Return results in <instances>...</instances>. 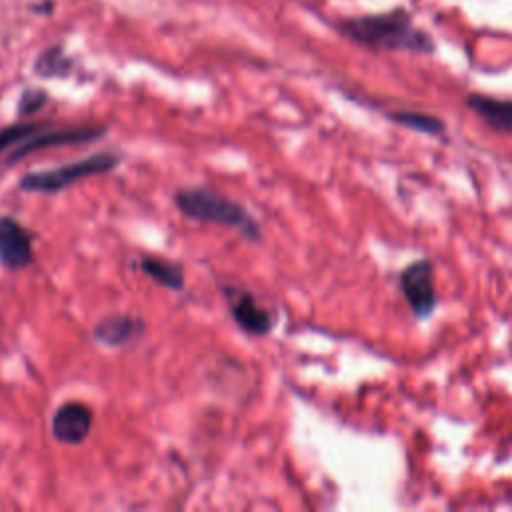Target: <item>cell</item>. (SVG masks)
Instances as JSON below:
<instances>
[{
    "label": "cell",
    "mask_w": 512,
    "mask_h": 512,
    "mask_svg": "<svg viewBox=\"0 0 512 512\" xmlns=\"http://www.w3.org/2000/svg\"><path fill=\"white\" fill-rule=\"evenodd\" d=\"M338 30L352 42L368 48L384 50H412L430 54L434 50L432 38L412 26L410 14L404 8H394L384 14L352 16L338 22Z\"/></svg>",
    "instance_id": "obj_1"
},
{
    "label": "cell",
    "mask_w": 512,
    "mask_h": 512,
    "mask_svg": "<svg viewBox=\"0 0 512 512\" xmlns=\"http://www.w3.org/2000/svg\"><path fill=\"white\" fill-rule=\"evenodd\" d=\"M174 204L178 212L200 224H218L230 230H236L248 242H260L262 230L258 220L236 200L206 188V186H190L180 188L174 194Z\"/></svg>",
    "instance_id": "obj_2"
},
{
    "label": "cell",
    "mask_w": 512,
    "mask_h": 512,
    "mask_svg": "<svg viewBox=\"0 0 512 512\" xmlns=\"http://www.w3.org/2000/svg\"><path fill=\"white\" fill-rule=\"evenodd\" d=\"M120 156L114 152H96L86 158H80L76 162H68L56 168L48 170H36L28 172L18 180V188L22 192H36V194H58L64 188L90 178L108 174L114 168H118Z\"/></svg>",
    "instance_id": "obj_3"
},
{
    "label": "cell",
    "mask_w": 512,
    "mask_h": 512,
    "mask_svg": "<svg viewBox=\"0 0 512 512\" xmlns=\"http://www.w3.org/2000/svg\"><path fill=\"white\" fill-rule=\"evenodd\" d=\"M106 126H78V128H64V130H40L14 146V150L8 156V166H14L20 162L24 156L58 148V146H78V144H88L106 134Z\"/></svg>",
    "instance_id": "obj_4"
},
{
    "label": "cell",
    "mask_w": 512,
    "mask_h": 512,
    "mask_svg": "<svg viewBox=\"0 0 512 512\" xmlns=\"http://www.w3.org/2000/svg\"><path fill=\"white\" fill-rule=\"evenodd\" d=\"M224 296L228 300L232 320L244 334L266 336L274 328V314L268 308H262L250 290L226 286Z\"/></svg>",
    "instance_id": "obj_5"
},
{
    "label": "cell",
    "mask_w": 512,
    "mask_h": 512,
    "mask_svg": "<svg viewBox=\"0 0 512 512\" xmlns=\"http://www.w3.org/2000/svg\"><path fill=\"white\" fill-rule=\"evenodd\" d=\"M34 236L14 216H0V264L10 270H24L34 262Z\"/></svg>",
    "instance_id": "obj_6"
},
{
    "label": "cell",
    "mask_w": 512,
    "mask_h": 512,
    "mask_svg": "<svg viewBox=\"0 0 512 512\" xmlns=\"http://www.w3.org/2000/svg\"><path fill=\"white\" fill-rule=\"evenodd\" d=\"M400 288L412 312L418 318H426L432 314L436 306V292H434V272L428 260H418L406 266L400 274Z\"/></svg>",
    "instance_id": "obj_7"
},
{
    "label": "cell",
    "mask_w": 512,
    "mask_h": 512,
    "mask_svg": "<svg viewBox=\"0 0 512 512\" xmlns=\"http://www.w3.org/2000/svg\"><path fill=\"white\" fill-rule=\"evenodd\" d=\"M92 424H94L92 408L82 402L70 400L56 408L50 428H52V436L60 444L78 446L90 436Z\"/></svg>",
    "instance_id": "obj_8"
},
{
    "label": "cell",
    "mask_w": 512,
    "mask_h": 512,
    "mask_svg": "<svg viewBox=\"0 0 512 512\" xmlns=\"http://www.w3.org/2000/svg\"><path fill=\"white\" fill-rule=\"evenodd\" d=\"M146 330L142 318L130 314H112L104 316L92 328V338L106 348H120L138 340Z\"/></svg>",
    "instance_id": "obj_9"
},
{
    "label": "cell",
    "mask_w": 512,
    "mask_h": 512,
    "mask_svg": "<svg viewBox=\"0 0 512 512\" xmlns=\"http://www.w3.org/2000/svg\"><path fill=\"white\" fill-rule=\"evenodd\" d=\"M466 104L494 130L512 134V100H498L482 94H470Z\"/></svg>",
    "instance_id": "obj_10"
},
{
    "label": "cell",
    "mask_w": 512,
    "mask_h": 512,
    "mask_svg": "<svg viewBox=\"0 0 512 512\" xmlns=\"http://www.w3.org/2000/svg\"><path fill=\"white\" fill-rule=\"evenodd\" d=\"M138 270L152 278L158 286L162 288H168L172 292H180L184 288V270L180 264L172 262V260H166V258H160V256H142L138 260Z\"/></svg>",
    "instance_id": "obj_11"
},
{
    "label": "cell",
    "mask_w": 512,
    "mask_h": 512,
    "mask_svg": "<svg viewBox=\"0 0 512 512\" xmlns=\"http://www.w3.org/2000/svg\"><path fill=\"white\" fill-rule=\"evenodd\" d=\"M72 66H74V62L64 52V46L52 44L36 56V60L32 64V72L40 78H64L70 74Z\"/></svg>",
    "instance_id": "obj_12"
},
{
    "label": "cell",
    "mask_w": 512,
    "mask_h": 512,
    "mask_svg": "<svg viewBox=\"0 0 512 512\" xmlns=\"http://www.w3.org/2000/svg\"><path fill=\"white\" fill-rule=\"evenodd\" d=\"M48 124L50 122H28V120H22V122H16V124L2 126L0 128V152L18 146L20 142L30 138L32 134L44 130Z\"/></svg>",
    "instance_id": "obj_13"
},
{
    "label": "cell",
    "mask_w": 512,
    "mask_h": 512,
    "mask_svg": "<svg viewBox=\"0 0 512 512\" xmlns=\"http://www.w3.org/2000/svg\"><path fill=\"white\" fill-rule=\"evenodd\" d=\"M48 102V92L44 88H24L20 92V98L16 102V112L20 118H28L36 112H40Z\"/></svg>",
    "instance_id": "obj_14"
},
{
    "label": "cell",
    "mask_w": 512,
    "mask_h": 512,
    "mask_svg": "<svg viewBox=\"0 0 512 512\" xmlns=\"http://www.w3.org/2000/svg\"><path fill=\"white\" fill-rule=\"evenodd\" d=\"M392 118L396 122H402L414 130H420V132H442L444 130V124L434 118V116H428V114H420V112H394Z\"/></svg>",
    "instance_id": "obj_15"
}]
</instances>
